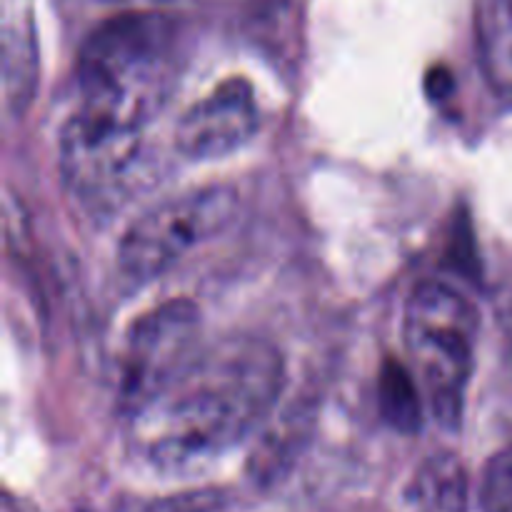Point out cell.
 Returning <instances> with one entry per match:
<instances>
[{"label": "cell", "instance_id": "obj_1", "mask_svg": "<svg viewBox=\"0 0 512 512\" xmlns=\"http://www.w3.org/2000/svg\"><path fill=\"white\" fill-rule=\"evenodd\" d=\"M283 385V355L268 340L233 335L200 348L180 375L130 415L135 448L163 473L203 468L263 425Z\"/></svg>", "mask_w": 512, "mask_h": 512}, {"label": "cell", "instance_id": "obj_2", "mask_svg": "<svg viewBox=\"0 0 512 512\" xmlns=\"http://www.w3.org/2000/svg\"><path fill=\"white\" fill-rule=\"evenodd\" d=\"M180 73V30L158 10H128L88 35L78 55V105L95 123L143 133Z\"/></svg>", "mask_w": 512, "mask_h": 512}, {"label": "cell", "instance_id": "obj_3", "mask_svg": "<svg viewBox=\"0 0 512 512\" xmlns=\"http://www.w3.org/2000/svg\"><path fill=\"white\" fill-rule=\"evenodd\" d=\"M478 333L475 305L443 280H423L405 300V348L428 398L430 415L448 430L463 420Z\"/></svg>", "mask_w": 512, "mask_h": 512}, {"label": "cell", "instance_id": "obj_4", "mask_svg": "<svg viewBox=\"0 0 512 512\" xmlns=\"http://www.w3.org/2000/svg\"><path fill=\"white\" fill-rule=\"evenodd\" d=\"M235 210L238 193L228 185H208L153 205L120 240V273L140 285L163 278L185 255L228 228Z\"/></svg>", "mask_w": 512, "mask_h": 512}, {"label": "cell", "instance_id": "obj_5", "mask_svg": "<svg viewBox=\"0 0 512 512\" xmlns=\"http://www.w3.org/2000/svg\"><path fill=\"white\" fill-rule=\"evenodd\" d=\"M198 353L200 313L193 300L175 298L140 315L128 330L120 380L128 418L180 375Z\"/></svg>", "mask_w": 512, "mask_h": 512}, {"label": "cell", "instance_id": "obj_6", "mask_svg": "<svg viewBox=\"0 0 512 512\" xmlns=\"http://www.w3.org/2000/svg\"><path fill=\"white\" fill-rule=\"evenodd\" d=\"M260 125V108L248 80L230 78L185 110L175 148L190 160H213L248 143Z\"/></svg>", "mask_w": 512, "mask_h": 512}, {"label": "cell", "instance_id": "obj_7", "mask_svg": "<svg viewBox=\"0 0 512 512\" xmlns=\"http://www.w3.org/2000/svg\"><path fill=\"white\" fill-rule=\"evenodd\" d=\"M38 88V40L30 8L5 10L3 23V93L5 108L23 115Z\"/></svg>", "mask_w": 512, "mask_h": 512}, {"label": "cell", "instance_id": "obj_8", "mask_svg": "<svg viewBox=\"0 0 512 512\" xmlns=\"http://www.w3.org/2000/svg\"><path fill=\"white\" fill-rule=\"evenodd\" d=\"M478 50L480 65L503 98H512V0H478Z\"/></svg>", "mask_w": 512, "mask_h": 512}, {"label": "cell", "instance_id": "obj_9", "mask_svg": "<svg viewBox=\"0 0 512 512\" xmlns=\"http://www.w3.org/2000/svg\"><path fill=\"white\" fill-rule=\"evenodd\" d=\"M413 512H468V478L460 460L435 453L425 460L408 488Z\"/></svg>", "mask_w": 512, "mask_h": 512}, {"label": "cell", "instance_id": "obj_10", "mask_svg": "<svg viewBox=\"0 0 512 512\" xmlns=\"http://www.w3.org/2000/svg\"><path fill=\"white\" fill-rule=\"evenodd\" d=\"M380 410L393 430L413 435L423 428V400L420 383L405 365L388 360L380 373Z\"/></svg>", "mask_w": 512, "mask_h": 512}, {"label": "cell", "instance_id": "obj_11", "mask_svg": "<svg viewBox=\"0 0 512 512\" xmlns=\"http://www.w3.org/2000/svg\"><path fill=\"white\" fill-rule=\"evenodd\" d=\"M483 512H512V448L495 455L480 483Z\"/></svg>", "mask_w": 512, "mask_h": 512}, {"label": "cell", "instance_id": "obj_12", "mask_svg": "<svg viewBox=\"0 0 512 512\" xmlns=\"http://www.w3.org/2000/svg\"><path fill=\"white\" fill-rule=\"evenodd\" d=\"M225 495L218 490H195V493L175 495V498L158 500L145 512H218L225 508Z\"/></svg>", "mask_w": 512, "mask_h": 512}]
</instances>
